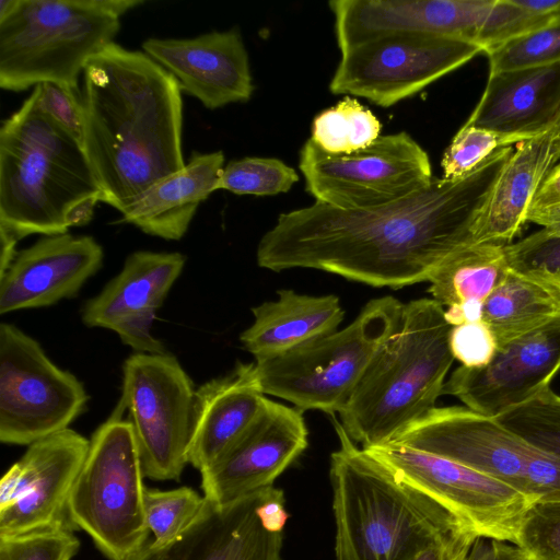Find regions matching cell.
<instances>
[{
	"label": "cell",
	"instance_id": "6da1fadb",
	"mask_svg": "<svg viewBox=\"0 0 560 560\" xmlns=\"http://www.w3.org/2000/svg\"><path fill=\"white\" fill-rule=\"evenodd\" d=\"M512 147L459 180L433 177L424 189L365 210L315 201L279 214L260 238L259 267L307 268L375 288L400 289L429 281L438 266L471 242V230Z\"/></svg>",
	"mask_w": 560,
	"mask_h": 560
},
{
	"label": "cell",
	"instance_id": "7a4b0ae2",
	"mask_svg": "<svg viewBox=\"0 0 560 560\" xmlns=\"http://www.w3.org/2000/svg\"><path fill=\"white\" fill-rule=\"evenodd\" d=\"M82 147L101 202L125 212L185 166L178 81L143 51L110 43L83 70Z\"/></svg>",
	"mask_w": 560,
	"mask_h": 560
},
{
	"label": "cell",
	"instance_id": "3957f363",
	"mask_svg": "<svg viewBox=\"0 0 560 560\" xmlns=\"http://www.w3.org/2000/svg\"><path fill=\"white\" fill-rule=\"evenodd\" d=\"M331 418L339 440L329 470L336 560H413L468 527L359 447Z\"/></svg>",
	"mask_w": 560,
	"mask_h": 560
},
{
	"label": "cell",
	"instance_id": "277c9868",
	"mask_svg": "<svg viewBox=\"0 0 560 560\" xmlns=\"http://www.w3.org/2000/svg\"><path fill=\"white\" fill-rule=\"evenodd\" d=\"M93 197L101 201V189L82 143L39 107L33 89L0 128L1 248L67 233L71 210Z\"/></svg>",
	"mask_w": 560,
	"mask_h": 560
},
{
	"label": "cell",
	"instance_id": "5b68a950",
	"mask_svg": "<svg viewBox=\"0 0 560 560\" xmlns=\"http://www.w3.org/2000/svg\"><path fill=\"white\" fill-rule=\"evenodd\" d=\"M452 327L433 299L404 305L397 330L370 362L339 418L362 448L392 442L435 408L453 364Z\"/></svg>",
	"mask_w": 560,
	"mask_h": 560
},
{
	"label": "cell",
	"instance_id": "8992f818",
	"mask_svg": "<svg viewBox=\"0 0 560 560\" xmlns=\"http://www.w3.org/2000/svg\"><path fill=\"white\" fill-rule=\"evenodd\" d=\"M142 0H1L0 88L55 83L74 92L92 56L113 43L119 19Z\"/></svg>",
	"mask_w": 560,
	"mask_h": 560
},
{
	"label": "cell",
	"instance_id": "52a82bcc",
	"mask_svg": "<svg viewBox=\"0 0 560 560\" xmlns=\"http://www.w3.org/2000/svg\"><path fill=\"white\" fill-rule=\"evenodd\" d=\"M404 305L390 295L373 299L345 328L255 360L262 393L302 411L339 413L372 359L399 327Z\"/></svg>",
	"mask_w": 560,
	"mask_h": 560
},
{
	"label": "cell",
	"instance_id": "ba28073f",
	"mask_svg": "<svg viewBox=\"0 0 560 560\" xmlns=\"http://www.w3.org/2000/svg\"><path fill=\"white\" fill-rule=\"evenodd\" d=\"M118 404L90 439L68 512L109 560H125L148 541L143 468L132 428Z\"/></svg>",
	"mask_w": 560,
	"mask_h": 560
},
{
	"label": "cell",
	"instance_id": "9c48e42d",
	"mask_svg": "<svg viewBox=\"0 0 560 560\" xmlns=\"http://www.w3.org/2000/svg\"><path fill=\"white\" fill-rule=\"evenodd\" d=\"M454 460L534 502L560 501V459L497 418L465 407H435L392 442Z\"/></svg>",
	"mask_w": 560,
	"mask_h": 560
},
{
	"label": "cell",
	"instance_id": "30bf717a",
	"mask_svg": "<svg viewBox=\"0 0 560 560\" xmlns=\"http://www.w3.org/2000/svg\"><path fill=\"white\" fill-rule=\"evenodd\" d=\"M299 168L315 201L341 209L365 210L407 198L433 179L424 149L407 132L380 136L350 154H330L308 139Z\"/></svg>",
	"mask_w": 560,
	"mask_h": 560
},
{
	"label": "cell",
	"instance_id": "8fae6325",
	"mask_svg": "<svg viewBox=\"0 0 560 560\" xmlns=\"http://www.w3.org/2000/svg\"><path fill=\"white\" fill-rule=\"evenodd\" d=\"M119 405L128 413L144 477L178 480L188 462L196 389L166 353L131 354L122 368Z\"/></svg>",
	"mask_w": 560,
	"mask_h": 560
},
{
	"label": "cell",
	"instance_id": "7c38bea8",
	"mask_svg": "<svg viewBox=\"0 0 560 560\" xmlns=\"http://www.w3.org/2000/svg\"><path fill=\"white\" fill-rule=\"evenodd\" d=\"M89 396L40 345L16 326L0 325V441L32 443L69 429Z\"/></svg>",
	"mask_w": 560,
	"mask_h": 560
},
{
	"label": "cell",
	"instance_id": "4fadbf2b",
	"mask_svg": "<svg viewBox=\"0 0 560 560\" xmlns=\"http://www.w3.org/2000/svg\"><path fill=\"white\" fill-rule=\"evenodd\" d=\"M340 52L329 91L390 107L458 69L483 49L439 36L390 33Z\"/></svg>",
	"mask_w": 560,
	"mask_h": 560
},
{
	"label": "cell",
	"instance_id": "5bb4252c",
	"mask_svg": "<svg viewBox=\"0 0 560 560\" xmlns=\"http://www.w3.org/2000/svg\"><path fill=\"white\" fill-rule=\"evenodd\" d=\"M363 450L478 536L514 544L523 517L534 503L503 482L439 455L396 443Z\"/></svg>",
	"mask_w": 560,
	"mask_h": 560
},
{
	"label": "cell",
	"instance_id": "9a60e30c",
	"mask_svg": "<svg viewBox=\"0 0 560 560\" xmlns=\"http://www.w3.org/2000/svg\"><path fill=\"white\" fill-rule=\"evenodd\" d=\"M90 440L67 429L28 445L0 481V538L67 527L72 487Z\"/></svg>",
	"mask_w": 560,
	"mask_h": 560
},
{
	"label": "cell",
	"instance_id": "2e32d148",
	"mask_svg": "<svg viewBox=\"0 0 560 560\" xmlns=\"http://www.w3.org/2000/svg\"><path fill=\"white\" fill-rule=\"evenodd\" d=\"M560 371V317L498 348L483 366H458L442 395L478 413L499 416L547 390Z\"/></svg>",
	"mask_w": 560,
	"mask_h": 560
},
{
	"label": "cell",
	"instance_id": "e0dca14e",
	"mask_svg": "<svg viewBox=\"0 0 560 560\" xmlns=\"http://www.w3.org/2000/svg\"><path fill=\"white\" fill-rule=\"evenodd\" d=\"M307 435L302 410L266 398L240 439L200 471L205 498L228 503L272 487L304 452Z\"/></svg>",
	"mask_w": 560,
	"mask_h": 560
},
{
	"label": "cell",
	"instance_id": "ac0fdd59",
	"mask_svg": "<svg viewBox=\"0 0 560 560\" xmlns=\"http://www.w3.org/2000/svg\"><path fill=\"white\" fill-rule=\"evenodd\" d=\"M271 487L228 503L205 498L196 517L171 540H148L125 560H282V532L267 529L259 508Z\"/></svg>",
	"mask_w": 560,
	"mask_h": 560
},
{
	"label": "cell",
	"instance_id": "d6986e66",
	"mask_svg": "<svg viewBox=\"0 0 560 560\" xmlns=\"http://www.w3.org/2000/svg\"><path fill=\"white\" fill-rule=\"evenodd\" d=\"M186 257L180 253L138 250L121 271L94 298L88 300L81 318L88 327L115 331L139 353H166L151 332L156 311L182 273Z\"/></svg>",
	"mask_w": 560,
	"mask_h": 560
},
{
	"label": "cell",
	"instance_id": "ffe728a7",
	"mask_svg": "<svg viewBox=\"0 0 560 560\" xmlns=\"http://www.w3.org/2000/svg\"><path fill=\"white\" fill-rule=\"evenodd\" d=\"M495 0H334L340 51L390 33H416L478 45ZM479 46V45H478Z\"/></svg>",
	"mask_w": 560,
	"mask_h": 560
},
{
	"label": "cell",
	"instance_id": "44dd1931",
	"mask_svg": "<svg viewBox=\"0 0 560 560\" xmlns=\"http://www.w3.org/2000/svg\"><path fill=\"white\" fill-rule=\"evenodd\" d=\"M142 50L209 109L253 95L249 57L237 27L194 38H148Z\"/></svg>",
	"mask_w": 560,
	"mask_h": 560
},
{
	"label": "cell",
	"instance_id": "7402d4cb",
	"mask_svg": "<svg viewBox=\"0 0 560 560\" xmlns=\"http://www.w3.org/2000/svg\"><path fill=\"white\" fill-rule=\"evenodd\" d=\"M103 248L88 235H45L16 253L0 272V314L56 304L78 294L103 264Z\"/></svg>",
	"mask_w": 560,
	"mask_h": 560
},
{
	"label": "cell",
	"instance_id": "603a6c76",
	"mask_svg": "<svg viewBox=\"0 0 560 560\" xmlns=\"http://www.w3.org/2000/svg\"><path fill=\"white\" fill-rule=\"evenodd\" d=\"M560 121V62L489 73L466 125L523 141L553 130Z\"/></svg>",
	"mask_w": 560,
	"mask_h": 560
},
{
	"label": "cell",
	"instance_id": "cb8c5ba5",
	"mask_svg": "<svg viewBox=\"0 0 560 560\" xmlns=\"http://www.w3.org/2000/svg\"><path fill=\"white\" fill-rule=\"evenodd\" d=\"M559 161L556 128L517 143L479 209L471 242L508 245L528 222L533 200Z\"/></svg>",
	"mask_w": 560,
	"mask_h": 560
},
{
	"label": "cell",
	"instance_id": "d4e9b609",
	"mask_svg": "<svg viewBox=\"0 0 560 560\" xmlns=\"http://www.w3.org/2000/svg\"><path fill=\"white\" fill-rule=\"evenodd\" d=\"M254 363L196 389L188 462L199 471L215 463L247 430L265 402Z\"/></svg>",
	"mask_w": 560,
	"mask_h": 560
},
{
	"label": "cell",
	"instance_id": "484cf974",
	"mask_svg": "<svg viewBox=\"0 0 560 560\" xmlns=\"http://www.w3.org/2000/svg\"><path fill=\"white\" fill-rule=\"evenodd\" d=\"M223 168L222 151L195 153L182 170L156 182L122 212L124 222L149 235L180 240L199 205L219 190Z\"/></svg>",
	"mask_w": 560,
	"mask_h": 560
},
{
	"label": "cell",
	"instance_id": "4316f807",
	"mask_svg": "<svg viewBox=\"0 0 560 560\" xmlns=\"http://www.w3.org/2000/svg\"><path fill=\"white\" fill-rule=\"evenodd\" d=\"M252 313L254 322L240 335V340L255 360L330 334L345 317L337 295H308L290 289L279 290L277 300L253 307Z\"/></svg>",
	"mask_w": 560,
	"mask_h": 560
},
{
	"label": "cell",
	"instance_id": "83f0119b",
	"mask_svg": "<svg viewBox=\"0 0 560 560\" xmlns=\"http://www.w3.org/2000/svg\"><path fill=\"white\" fill-rule=\"evenodd\" d=\"M504 246L470 242L458 247L434 270L428 292L444 308L483 304L510 271Z\"/></svg>",
	"mask_w": 560,
	"mask_h": 560
},
{
	"label": "cell",
	"instance_id": "f1b7e54d",
	"mask_svg": "<svg viewBox=\"0 0 560 560\" xmlns=\"http://www.w3.org/2000/svg\"><path fill=\"white\" fill-rule=\"evenodd\" d=\"M559 317L560 292L512 270L482 305L498 348Z\"/></svg>",
	"mask_w": 560,
	"mask_h": 560
},
{
	"label": "cell",
	"instance_id": "f546056e",
	"mask_svg": "<svg viewBox=\"0 0 560 560\" xmlns=\"http://www.w3.org/2000/svg\"><path fill=\"white\" fill-rule=\"evenodd\" d=\"M376 116L354 97L346 96L313 120L311 140L330 154H350L372 144L381 136Z\"/></svg>",
	"mask_w": 560,
	"mask_h": 560
},
{
	"label": "cell",
	"instance_id": "4dcf8cb0",
	"mask_svg": "<svg viewBox=\"0 0 560 560\" xmlns=\"http://www.w3.org/2000/svg\"><path fill=\"white\" fill-rule=\"evenodd\" d=\"M299 182L296 171L276 158L246 156L223 168L219 190L236 195L275 196L288 192Z\"/></svg>",
	"mask_w": 560,
	"mask_h": 560
},
{
	"label": "cell",
	"instance_id": "1f68e13d",
	"mask_svg": "<svg viewBox=\"0 0 560 560\" xmlns=\"http://www.w3.org/2000/svg\"><path fill=\"white\" fill-rule=\"evenodd\" d=\"M497 419L533 445L560 459V395L550 388Z\"/></svg>",
	"mask_w": 560,
	"mask_h": 560
},
{
	"label": "cell",
	"instance_id": "d6a6232c",
	"mask_svg": "<svg viewBox=\"0 0 560 560\" xmlns=\"http://www.w3.org/2000/svg\"><path fill=\"white\" fill-rule=\"evenodd\" d=\"M489 73L560 62V14L546 25L486 52Z\"/></svg>",
	"mask_w": 560,
	"mask_h": 560
},
{
	"label": "cell",
	"instance_id": "836d02e7",
	"mask_svg": "<svg viewBox=\"0 0 560 560\" xmlns=\"http://www.w3.org/2000/svg\"><path fill=\"white\" fill-rule=\"evenodd\" d=\"M205 495L195 489L180 487L172 490L145 488L144 513L153 541L163 544L177 536L199 513Z\"/></svg>",
	"mask_w": 560,
	"mask_h": 560
},
{
	"label": "cell",
	"instance_id": "e575fe53",
	"mask_svg": "<svg viewBox=\"0 0 560 560\" xmlns=\"http://www.w3.org/2000/svg\"><path fill=\"white\" fill-rule=\"evenodd\" d=\"M521 142L523 140L518 138L465 124L443 153V178L463 179L487 163L499 150Z\"/></svg>",
	"mask_w": 560,
	"mask_h": 560
},
{
	"label": "cell",
	"instance_id": "d590c367",
	"mask_svg": "<svg viewBox=\"0 0 560 560\" xmlns=\"http://www.w3.org/2000/svg\"><path fill=\"white\" fill-rule=\"evenodd\" d=\"M510 270L560 292V235L545 228L504 246Z\"/></svg>",
	"mask_w": 560,
	"mask_h": 560
},
{
	"label": "cell",
	"instance_id": "8d00e7d4",
	"mask_svg": "<svg viewBox=\"0 0 560 560\" xmlns=\"http://www.w3.org/2000/svg\"><path fill=\"white\" fill-rule=\"evenodd\" d=\"M514 545L533 560H560V501L534 502L523 517Z\"/></svg>",
	"mask_w": 560,
	"mask_h": 560
},
{
	"label": "cell",
	"instance_id": "74e56055",
	"mask_svg": "<svg viewBox=\"0 0 560 560\" xmlns=\"http://www.w3.org/2000/svg\"><path fill=\"white\" fill-rule=\"evenodd\" d=\"M67 527L0 538V560H71L80 540Z\"/></svg>",
	"mask_w": 560,
	"mask_h": 560
},
{
	"label": "cell",
	"instance_id": "f35d334b",
	"mask_svg": "<svg viewBox=\"0 0 560 560\" xmlns=\"http://www.w3.org/2000/svg\"><path fill=\"white\" fill-rule=\"evenodd\" d=\"M450 347L454 359L466 368L486 365L498 349L491 329L482 319L453 326Z\"/></svg>",
	"mask_w": 560,
	"mask_h": 560
},
{
	"label": "cell",
	"instance_id": "ab89813d",
	"mask_svg": "<svg viewBox=\"0 0 560 560\" xmlns=\"http://www.w3.org/2000/svg\"><path fill=\"white\" fill-rule=\"evenodd\" d=\"M34 89L39 107L82 143L81 93L49 82L37 84Z\"/></svg>",
	"mask_w": 560,
	"mask_h": 560
},
{
	"label": "cell",
	"instance_id": "60d3db41",
	"mask_svg": "<svg viewBox=\"0 0 560 560\" xmlns=\"http://www.w3.org/2000/svg\"><path fill=\"white\" fill-rule=\"evenodd\" d=\"M478 535L469 527L445 537L421 551L413 560H466Z\"/></svg>",
	"mask_w": 560,
	"mask_h": 560
},
{
	"label": "cell",
	"instance_id": "b9f144b4",
	"mask_svg": "<svg viewBox=\"0 0 560 560\" xmlns=\"http://www.w3.org/2000/svg\"><path fill=\"white\" fill-rule=\"evenodd\" d=\"M527 553L514 544L478 536L466 560H527Z\"/></svg>",
	"mask_w": 560,
	"mask_h": 560
},
{
	"label": "cell",
	"instance_id": "7bdbcfd3",
	"mask_svg": "<svg viewBox=\"0 0 560 560\" xmlns=\"http://www.w3.org/2000/svg\"><path fill=\"white\" fill-rule=\"evenodd\" d=\"M560 213V164L548 174L536 194L527 220L547 214Z\"/></svg>",
	"mask_w": 560,
	"mask_h": 560
},
{
	"label": "cell",
	"instance_id": "ee69618b",
	"mask_svg": "<svg viewBox=\"0 0 560 560\" xmlns=\"http://www.w3.org/2000/svg\"><path fill=\"white\" fill-rule=\"evenodd\" d=\"M284 493L273 486L259 508L260 517L265 527L271 532H282L289 514L284 509Z\"/></svg>",
	"mask_w": 560,
	"mask_h": 560
},
{
	"label": "cell",
	"instance_id": "f6af8a7d",
	"mask_svg": "<svg viewBox=\"0 0 560 560\" xmlns=\"http://www.w3.org/2000/svg\"><path fill=\"white\" fill-rule=\"evenodd\" d=\"M100 202L98 197L89 198L77 205L68 217L69 228L81 226L91 221L94 214V208Z\"/></svg>",
	"mask_w": 560,
	"mask_h": 560
},
{
	"label": "cell",
	"instance_id": "bcb514c9",
	"mask_svg": "<svg viewBox=\"0 0 560 560\" xmlns=\"http://www.w3.org/2000/svg\"><path fill=\"white\" fill-rule=\"evenodd\" d=\"M529 222L541 225L542 228L560 235V213L547 214L533 218Z\"/></svg>",
	"mask_w": 560,
	"mask_h": 560
},
{
	"label": "cell",
	"instance_id": "7dc6e473",
	"mask_svg": "<svg viewBox=\"0 0 560 560\" xmlns=\"http://www.w3.org/2000/svg\"><path fill=\"white\" fill-rule=\"evenodd\" d=\"M556 130H557V132H558V135L560 137V121H559L558 126L556 127Z\"/></svg>",
	"mask_w": 560,
	"mask_h": 560
},
{
	"label": "cell",
	"instance_id": "c3c4849f",
	"mask_svg": "<svg viewBox=\"0 0 560 560\" xmlns=\"http://www.w3.org/2000/svg\"><path fill=\"white\" fill-rule=\"evenodd\" d=\"M527 560H533V559L528 557V559H527Z\"/></svg>",
	"mask_w": 560,
	"mask_h": 560
}]
</instances>
